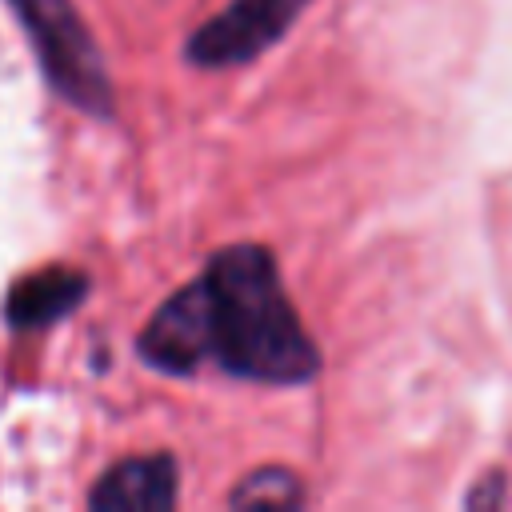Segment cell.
Returning <instances> with one entry per match:
<instances>
[{
  "mask_svg": "<svg viewBox=\"0 0 512 512\" xmlns=\"http://www.w3.org/2000/svg\"><path fill=\"white\" fill-rule=\"evenodd\" d=\"M92 292L88 272L72 268V264H48L36 268L28 276H20L8 296H4V320L16 332H40L52 328L56 320L72 316Z\"/></svg>",
  "mask_w": 512,
  "mask_h": 512,
  "instance_id": "obj_5",
  "label": "cell"
},
{
  "mask_svg": "<svg viewBox=\"0 0 512 512\" xmlns=\"http://www.w3.org/2000/svg\"><path fill=\"white\" fill-rule=\"evenodd\" d=\"M8 8L24 24L52 92L84 116H100V120L112 116L116 108L112 76L76 4L72 0H8Z\"/></svg>",
  "mask_w": 512,
  "mask_h": 512,
  "instance_id": "obj_2",
  "label": "cell"
},
{
  "mask_svg": "<svg viewBox=\"0 0 512 512\" xmlns=\"http://www.w3.org/2000/svg\"><path fill=\"white\" fill-rule=\"evenodd\" d=\"M300 504H304V488L280 464H268V468L248 472L228 492V508H300Z\"/></svg>",
  "mask_w": 512,
  "mask_h": 512,
  "instance_id": "obj_6",
  "label": "cell"
},
{
  "mask_svg": "<svg viewBox=\"0 0 512 512\" xmlns=\"http://www.w3.org/2000/svg\"><path fill=\"white\" fill-rule=\"evenodd\" d=\"M308 8V0H232L224 12L204 20L188 44L184 56L196 68H236L256 56H264Z\"/></svg>",
  "mask_w": 512,
  "mask_h": 512,
  "instance_id": "obj_3",
  "label": "cell"
},
{
  "mask_svg": "<svg viewBox=\"0 0 512 512\" xmlns=\"http://www.w3.org/2000/svg\"><path fill=\"white\" fill-rule=\"evenodd\" d=\"M136 352L168 376H192L208 360L256 384H308L320 372V348L300 324L264 244L220 248L200 280L152 312Z\"/></svg>",
  "mask_w": 512,
  "mask_h": 512,
  "instance_id": "obj_1",
  "label": "cell"
},
{
  "mask_svg": "<svg viewBox=\"0 0 512 512\" xmlns=\"http://www.w3.org/2000/svg\"><path fill=\"white\" fill-rule=\"evenodd\" d=\"M180 472L168 452L128 456L112 464L88 492V508L96 512H168L176 504Z\"/></svg>",
  "mask_w": 512,
  "mask_h": 512,
  "instance_id": "obj_4",
  "label": "cell"
}]
</instances>
